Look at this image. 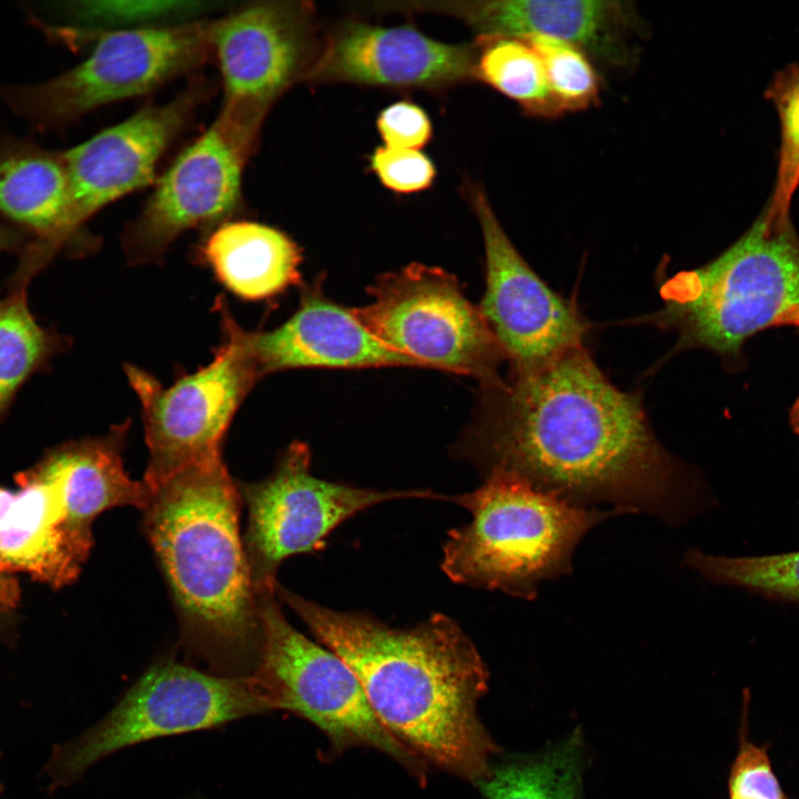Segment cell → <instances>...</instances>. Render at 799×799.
Masks as SVG:
<instances>
[{"mask_svg": "<svg viewBox=\"0 0 799 799\" xmlns=\"http://www.w3.org/2000/svg\"><path fill=\"white\" fill-rule=\"evenodd\" d=\"M486 260L479 310L499 342L512 372L537 370L584 346L589 323L576 303L550 289L514 246L486 195L469 190Z\"/></svg>", "mask_w": 799, "mask_h": 799, "instance_id": "cell-13", "label": "cell"}, {"mask_svg": "<svg viewBox=\"0 0 799 799\" xmlns=\"http://www.w3.org/2000/svg\"><path fill=\"white\" fill-rule=\"evenodd\" d=\"M524 39L537 53L553 97L562 109L581 111L597 104L600 80L591 59L579 48L558 39Z\"/></svg>", "mask_w": 799, "mask_h": 799, "instance_id": "cell-29", "label": "cell"}, {"mask_svg": "<svg viewBox=\"0 0 799 799\" xmlns=\"http://www.w3.org/2000/svg\"><path fill=\"white\" fill-rule=\"evenodd\" d=\"M659 292L664 306L640 322L674 331L672 354L706 348L735 357L746 340L799 305V237L791 222L763 211L717 257L667 277Z\"/></svg>", "mask_w": 799, "mask_h": 799, "instance_id": "cell-5", "label": "cell"}, {"mask_svg": "<svg viewBox=\"0 0 799 799\" xmlns=\"http://www.w3.org/2000/svg\"><path fill=\"white\" fill-rule=\"evenodd\" d=\"M222 341L213 360L164 387L148 372L124 365L142 408L149 463L144 475L154 486L194 464L222 457V444L233 416L262 378L247 331L233 318L225 301L218 302Z\"/></svg>", "mask_w": 799, "mask_h": 799, "instance_id": "cell-8", "label": "cell"}, {"mask_svg": "<svg viewBox=\"0 0 799 799\" xmlns=\"http://www.w3.org/2000/svg\"><path fill=\"white\" fill-rule=\"evenodd\" d=\"M482 391L463 454L485 477L510 475L575 506L611 504L667 524L701 506L699 478L658 441L640 394L615 386L585 345Z\"/></svg>", "mask_w": 799, "mask_h": 799, "instance_id": "cell-1", "label": "cell"}, {"mask_svg": "<svg viewBox=\"0 0 799 799\" xmlns=\"http://www.w3.org/2000/svg\"><path fill=\"white\" fill-rule=\"evenodd\" d=\"M728 783L730 799H789L771 768L766 748L744 737Z\"/></svg>", "mask_w": 799, "mask_h": 799, "instance_id": "cell-31", "label": "cell"}, {"mask_svg": "<svg viewBox=\"0 0 799 799\" xmlns=\"http://www.w3.org/2000/svg\"><path fill=\"white\" fill-rule=\"evenodd\" d=\"M275 595L351 668L378 720L422 761L476 782L490 772L498 748L477 715L489 675L456 621L434 614L394 628L367 613L323 607L280 583Z\"/></svg>", "mask_w": 799, "mask_h": 799, "instance_id": "cell-2", "label": "cell"}, {"mask_svg": "<svg viewBox=\"0 0 799 799\" xmlns=\"http://www.w3.org/2000/svg\"><path fill=\"white\" fill-rule=\"evenodd\" d=\"M791 325L799 326V305L791 307L777 321L776 326Z\"/></svg>", "mask_w": 799, "mask_h": 799, "instance_id": "cell-35", "label": "cell"}, {"mask_svg": "<svg viewBox=\"0 0 799 799\" xmlns=\"http://www.w3.org/2000/svg\"><path fill=\"white\" fill-rule=\"evenodd\" d=\"M0 758H1V754H0ZM2 791H3V786H2V783L0 782V795H1Z\"/></svg>", "mask_w": 799, "mask_h": 799, "instance_id": "cell-38", "label": "cell"}, {"mask_svg": "<svg viewBox=\"0 0 799 799\" xmlns=\"http://www.w3.org/2000/svg\"><path fill=\"white\" fill-rule=\"evenodd\" d=\"M247 341L261 377L301 367L414 365L374 337L353 310L327 300L318 285L302 292L299 307L282 325L247 331Z\"/></svg>", "mask_w": 799, "mask_h": 799, "instance_id": "cell-18", "label": "cell"}, {"mask_svg": "<svg viewBox=\"0 0 799 799\" xmlns=\"http://www.w3.org/2000/svg\"><path fill=\"white\" fill-rule=\"evenodd\" d=\"M780 125V145L772 193L763 211L778 222H790L792 199L799 188V63L775 74L766 91Z\"/></svg>", "mask_w": 799, "mask_h": 799, "instance_id": "cell-28", "label": "cell"}, {"mask_svg": "<svg viewBox=\"0 0 799 799\" xmlns=\"http://www.w3.org/2000/svg\"><path fill=\"white\" fill-rule=\"evenodd\" d=\"M19 598V589L16 579L0 570V609H8L14 606Z\"/></svg>", "mask_w": 799, "mask_h": 799, "instance_id": "cell-34", "label": "cell"}, {"mask_svg": "<svg viewBox=\"0 0 799 799\" xmlns=\"http://www.w3.org/2000/svg\"><path fill=\"white\" fill-rule=\"evenodd\" d=\"M149 488L143 529L170 588L184 645L218 676H252L263 626L240 533L237 482L221 457Z\"/></svg>", "mask_w": 799, "mask_h": 799, "instance_id": "cell-3", "label": "cell"}, {"mask_svg": "<svg viewBox=\"0 0 799 799\" xmlns=\"http://www.w3.org/2000/svg\"><path fill=\"white\" fill-rule=\"evenodd\" d=\"M384 146L418 150L432 138V122L417 104L398 101L383 109L376 121Z\"/></svg>", "mask_w": 799, "mask_h": 799, "instance_id": "cell-32", "label": "cell"}, {"mask_svg": "<svg viewBox=\"0 0 799 799\" xmlns=\"http://www.w3.org/2000/svg\"><path fill=\"white\" fill-rule=\"evenodd\" d=\"M194 81L172 100L141 109L63 152L69 179L61 247L113 201L153 181L158 163L208 97Z\"/></svg>", "mask_w": 799, "mask_h": 799, "instance_id": "cell-15", "label": "cell"}, {"mask_svg": "<svg viewBox=\"0 0 799 799\" xmlns=\"http://www.w3.org/2000/svg\"><path fill=\"white\" fill-rule=\"evenodd\" d=\"M211 27L212 20L202 18L95 34L82 62L45 81L0 83V99L36 130L60 131L103 105L198 69L212 53Z\"/></svg>", "mask_w": 799, "mask_h": 799, "instance_id": "cell-6", "label": "cell"}, {"mask_svg": "<svg viewBox=\"0 0 799 799\" xmlns=\"http://www.w3.org/2000/svg\"><path fill=\"white\" fill-rule=\"evenodd\" d=\"M314 10L302 1L251 3L212 20V54L223 84L219 117L257 140L274 102L316 59Z\"/></svg>", "mask_w": 799, "mask_h": 799, "instance_id": "cell-12", "label": "cell"}, {"mask_svg": "<svg viewBox=\"0 0 799 799\" xmlns=\"http://www.w3.org/2000/svg\"><path fill=\"white\" fill-rule=\"evenodd\" d=\"M214 6V2L204 1H74L64 3L61 11L82 24L87 34L95 36L202 19Z\"/></svg>", "mask_w": 799, "mask_h": 799, "instance_id": "cell-27", "label": "cell"}, {"mask_svg": "<svg viewBox=\"0 0 799 799\" xmlns=\"http://www.w3.org/2000/svg\"><path fill=\"white\" fill-rule=\"evenodd\" d=\"M476 44L434 40L411 26L346 23L320 47L304 80L442 89L475 79Z\"/></svg>", "mask_w": 799, "mask_h": 799, "instance_id": "cell-17", "label": "cell"}, {"mask_svg": "<svg viewBox=\"0 0 799 799\" xmlns=\"http://www.w3.org/2000/svg\"><path fill=\"white\" fill-rule=\"evenodd\" d=\"M129 422L107 434L73 441L54 448L40 463L60 484L70 528L93 543L91 525L102 512L119 506L143 510L151 489L124 469L122 453Z\"/></svg>", "mask_w": 799, "mask_h": 799, "instance_id": "cell-21", "label": "cell"}, {"mask_svg": "<svg viewBox=\"0 0 799 799\" xmlns=\"http://www.w3.org/2000/svg\"><path fill=\"white\" fill-rule=\"evenodd\" d=\"M477 783L485 799H580V736L575 731L542 756L492 767Z\"/></svg>", "mask_w": 799, "mask_h": 799, "instance_id": "cell-25", "label": "cell"}, {"mask_svg": "<svg viewBox=\"0 0 799 799\" xmlns=\"http://www.w3.org/2000/svg\"><path fill=\"white\" fill-rule=\"evenodd\" d=\"M28 285L10 277L8 292L0 296V421L21 386L65 346L61 335L32 315Z\"/></svg>", "mask_w": 799, "mask_h": 799, "instance_id": "cell-23", "label": "cell"}, {"mask_svg": "<svg viewBox=\"0 0 799 799\" xmlns=\"http://www.w3.org/2000/svg\"><path fill=\"white\" fill-rule=\"evenodd\" d=\"M31 237L13 225L0 223V254L19 252L26 249Z\"/></svg>", "mask_w": 799, "mask_h": 799, "instance_id": "cell-33", "label": "cell"}, {"mask_svg": "<svg viewBox=\"0 0 799 799\" xmlns=\"http://www.w3.org/2000/svg\"><path fill=\"white\" fill-rule=\"evenodd\" d=\"M395 8L461 19L478 38L558 39L579 48L591 61L611 68L630 63L640 33L638 13L629 1H417L396 3Z\"/></svg>", "mask_w": 799, "mask_h": 799, "instance_id": "cell-16", "label": "cell"}, {"mask_svg": "<svg viewBox=\"0 0 799 799\" xmlns=\"http://www.w3.org/2000/svg\"><path fill=\"white\" fill-rule=\"evenodd\" d=\"M475 44V79L516 102L526 114L548 119L564 114L537 53L524 39L477 38Z\"/></svg>", "mask_w": 799, "mask_h": 799, "instance_id": "cell-24", "label": "cell"}, {"mask_svg": "<svg viewBox=\"0 0 799 799\" xmlns=\"http://www.w3.org/2000/svg\"><path fill=\"white\" fill-rule=\"evenodd\" d=\"M790 422H791V425H792L793 431H795V432L797 433V435L799 436V397H798V400L796 401L795 405H793L792 408H791V412H790Z\"/></svg>", "mask_w": 799, "mask_h": 799, "instance_id": "cell-37", "label": "cell"}, {"mask_svg": "<svg viewBox=\"0 0 799 799\" xmlns=\"http://www.w3.org/2000/svg\"><path fill=\"white\" fill-rule=\"evenodd\" d=\"M14 497V493L0 487V519L10 507Z\"/></svg>", "mask_w": 799, "mask_h": 799, "instance_id": "cell-36", "label": "cell"}, {"mask_svg": "<svg viewBox=\"0 0 799 799\" xmlns=\"http://www.w3.org/2000/svg\"><path fill=\"white\" fill-rule=\"evenodd\" d=\"M472 520L448 533L442 569L454 583L533 600L540 583L568 575L574 552L621 508L572 505L510 475L493 474L475 490L448 496Z\"/></svg>", "mask_w": 799, "mask_h": 799, "instance_id": "cell-4", "label": "cell"}, {"mask_svg": "<svg viewBox=\"0 0 799 799\" xmlns=\"http://www.w3.org/2000/svg\"><path fill=\"white\" fill-rule=\"evenodd\" d=\"M368 294L371 302L354 314L374 337L414 365L471 375L482 384L500 377L505 353L452 274L413 263L381 275Z\"/></svg>", "mask_w": 799, "mask_h": 799, "instance_id": "cell-9", "label": "cell"}, {"mask_svg": "<svg viewBox=\"0 0 799 799\" xmlns=\"http://www.w3.org/2000/svg\"><path fill=\"white\" fill-rule=\"evenodd\" d=\"M199 257L245 301H263L300 281L301 251L284 232L253 221H225L205 237Z\"/></svg>", "mask_w": 799, "mask_h": 799, "instance_id": "cell-22", "label": "cell"}, {"mask_svg": "<svg viewBox=\"0 0 799 799\" xmlns=\"http://www.w3.org/2000/svg\"><path fill=\"white\" fill-rule=\"evenodd\" d=\"M68 193L63 152L13 135L0 138V214L31 237L18 273L33 279L62 250Z\"/></svg>", "mask_w": 799, "mask_h": 799, "instance_id": "cell-20", "label": "cell"}, {"mask_svg": "<svg viewBox=\"0 0 799 799\" xmlns=\"http://www.w3.org/2000/svg\"><path fill=\"white\" fill-rule=\"evenodd\" d=\"M270 710L251 676L208 675L173 661L160 663L97 725L52 747L43 767L48 792L72 785L121 748Z\"/></svg>", "mask_w": 799, "mask_h": 799, "instance_id": "cell-7", "label": "cell"}, {"mask_svg": "<svg viewBox=\"0 0 799 799\" xmlns=\"http://www.w3.org/2000/svg\"><path fill=\"white\" fill-rule=\"evenodd\" d=\"M370 163L381 183L396 193L426 190L436 176L434 163L418 150L380 146Z\"/></svg>", "mask_w": 799, "mask_h": 799, "instance_id": "cell-30", "label": "cell"}, {"mask_svg": "<svg viewBox=\"0 0 799 799\" xmlns=\"http://www.w3.org/2000/svg\"><path fill=\"white\" fill-rule=\"evenodd\" d=\"M19 492L0 519V570L53 587L72 583L93 543L69 526L57 478L41 464L17 475Z\"/></svg>", "mask_w": 799, "mask_h": 799, "instance_id": "cell-19", "label": "cell"}, {"mask_svg": "<svg viewBox=\"0 0 799 799\" xmlns=\"http://www.w3.org/2000/svg\"><path fill=\"white\" fill-rule=\"evenodd\" d=\"M684 563L717 584L799 600V552L760 557H726L690 549L685 554Z\"/></svg>", "mask_w": 799, "mask_h": 799, "instance_id": "cell-26", "label": "cell"}, {"mask_svg": "<svg viewBox=\"0 0 799 799\" xmlns=\"http://www.w3.org/2000/svg\"><path fill=\"white\" fill-rule=\"evenodd\" d=\"M254 148L216 118L178 155L127 225V259L133 264L159 261L182 233L225 222L239 209L243 169Z\"/></svg>", "mask_w": 799, "mask_h": 799, "instance_id": "cell-14", "label": "cell"}, {"mask_svg": "<svg viewBox=\"0 0 799 799\" xmlns=\"http://www.w3.org/2000/svg\"><path fill=\"white\" fill-rule=\"evenodd\" d=\"M237 487L247 506L243 546L257 593L274 591L283 560L323 549L326 537L355 514L388 500L445 498L429 489L381 490L315 477L311 451L301 442L281 453L265 479Z\"/></svg>", "mask_w": 799, "mask_h": 799, "instance_id": "cell-11", "label": "cell"}, {"mask_svg": "<svg viewBox=\"0 0 799 799\" xmlns=\"http://www.w3.org/2000/svg\"><path fill=\"white\" fill-rule=\"evenodd\" d=\"M257 594L263 646L251 677L271 710H290L310 720L337 749H378L419 777L424 762L378 720L351 668L287 621L275 591Z\"/></svg>", "mask_w": 799, "mask_h": 799, "instance_id": "cell-10", "label": "cell"}]
</instances>
